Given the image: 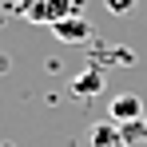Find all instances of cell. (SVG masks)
<instances>
[{
	"mask_svg": "<svg viewBox=\"0 0 147 147\" xmlns=\"http://www.w3.org/2000/svg\"><path fill=\"white\" fill-rule=\"evenodd\" d=\"M135 4H139V0H107V12H111V16H127Z\"/></svg>",
	"mask_w": 147,
	"mask_h": 147,
	"instance_id": "7",
	"label": "cell"
},
{
	"mask_svg": "<svg viewBox=\"0 0 147 147\" xmlns=\"http://www.w3.org/2000/svg\"><path fill=\"white\" fill-rule=\"evenodd\" d=\"M72 92L76 96H96V92H103V72H99V68H84V72L72 80Z\"/></svg>",
	"mask_w": 147,
	"mask_h": 147,
	"instance_id": "5",
	"label": "cell"
},
{
	"mask_svg": "<svg viewBox=\"0 0 147 147\" xmlns=\"http://www.w3.org/2000/svg\"><path fill=\"white\" fill-rule=\"evenodd\" d=\"M56 32V40H64V44H88L92 40V20L84 16V12H72V16H64L60 24H52Z\"/></svg>",
	"mask_w": 147,
	"mask_h": 147,
	"instance_id": "2",
	"label": "cell"
},
{
	"mask_svg": "<svg viewBox=\"0 0 147 147\" xmlns=\"http://www.w3.org/2000/svg\"><path fill=\"white\" fill-rule=\"evenodd\" d=\"M16 12L24 16L28 24H60L64 16H72V12H80L72 0H16Z\"/></svg>",
	"mask_w": 147,
	"mask_h": 147,
	"instance_id": "1",
	"label": "cell"
},
{
	"mask_svg": "<svg viewBox=\"0 0 147 147\" xmlns=\"http://www.w3.org/2000/svg\"><path fill=\"white\" fill-rule=\"evenodd\" d=\"M143 115H147V107H143V99H139V96H131V92H119V96L111 99V119H115V123L143 119Z\"/></svg>",
	"mask_w": 147,
	"mask_h": 147,
	"instance_id": "3",
	"label": "cell"
},
{
	"mask_svg": "<svg viewBox=\"0 0 147 147\" xmlns=\"http://www.w3.org/2000/svg\"><path fill=\"white\" fill-rule=\"evenodd\" d=\"M143 147H147V143H143Z\"/></svg>",
	"mask_w": 147,
	"mask_h": 147,
	"instance_id": "9",
	"label": "cell"
},
{
	"mask_svg": "<svg viewBox=\"0 0 147 147\" xmlns=\"http://www.w3.org/2000/svg\"><path fill=\"white\" fill-rule=\"evenodd\" d=\"M143 123H147V115H143Z\"/></svg>",
	"mask_w": 147,
	"mask_h": 147,
	"instance_id": "8",
	"label": "cell"
},
{
	"mask_svg": "<svg viewBox=\"0 0 147 147\" xmlns=\"http://www.w3.org/2000/svg\"><path fill=\"white\" fill-rule=\"evenodd\" d=\"M119 127H123V139H127V147L147 143V123H143V119H127V123H119Z\"/></svg>",
	"mask_w": 147,
	"mask_h": 147,
	"instance_id": "6",
	"label": "cell"
},
{
	"mask_svg": "<svg viewBox=\"0 0 147 147\" xmlns=\"http://www.w3.org/2000/svg\"><path fill=\"white\" fill-rule=\"evenodd\" d=\"M88 139H92V147H127V139H123V127H119L115 119H107V123H92Z\"/></svg>",
	"mask_w": 147,
	"mask_h": 147,
	"instance_id": "4",
	"label": "cell"
}]
</instances>
